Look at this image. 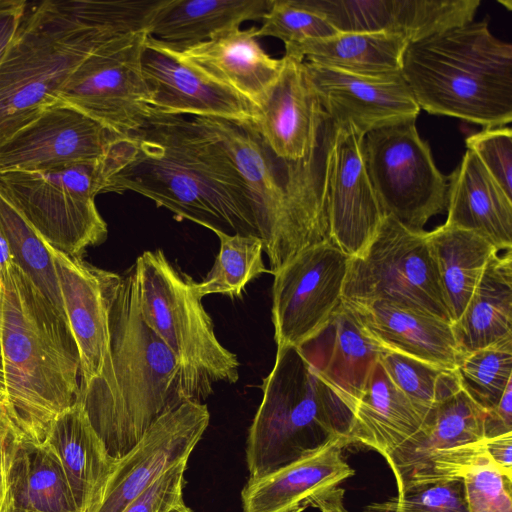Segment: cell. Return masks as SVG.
<instances>
[{
  "label": "cell",
  "instance_id": "cell-41",
  "mask_svg": "<svg viewBox=\"0 0 512 512\" xmlns=\"http://www.w3.org/2000/svg\"><path fill=\"white\" fill-rule=\"evenodd\" d=\"M371 508L380 512H469L461 479L412 487Z\"/></svg>",
  "mask_w": 512,
  "mask_h": 512
},
{
  "label": "cell",
  "instance_id": "cell-49",
  "mask_svg": "<svg viewBox=\"0 0 512 512\" xmlns=\"http://www.w3.org/2000/svg\"><path fill=\"white\" fill-rule=\"evenodd\" d=\"M6 389L4 383L3 372L1 369V356H0V413H2L6 418ZM8 420V419H7Z\"/></svg>",
  "mask_w": 512,
  "mask_h": 512
},
{
  "label": "cell",
  "instance_id": "cell-2",
  "mask_svg": "<svg viewBox=\"0 0 512 512\" xmlns=\"http://www.w3.org/2000/svg\"><path fill=\"white\" fill-rule=\"evenodd\" d=\"M162 0H46L31 7L0 65V139L56 105L59 90L100 45L148 31Z\"/></svg>",
  "mask_w": 512,
  "mask_h": 512
},
{
  "label": "cell",
  "instance_id": "cell-7",
  "mask_svg": "<svg viewBox=\"0 0 512 512\" xmlns=\"http://www.w3.org/2000/svg\"><path fill=\"white\" fill-rule=\"evenodd\" d=\"M248 431L249 480L262 478L349 435L353 413L321 370L297 347H277Z\"/></svg>",
  "mask_w": 512,
  "mask_h": 512
},
{
  "label": "cell",
  "instance_id": "cell-15",
  "mask_svg": "<svg viewBox=\"0 0 512 512\" xmlns=\"http://www.w3.org/2000/svg\"><path fill=\"white\" fill-rule=\"evenodd\" d=\"M120 137L78 110L56 104L0 139V174L97 160Z\"/></svg>",
  "mask_w": 512,
  "mask_h": 512
},
{
  "label": "cell",
  "instance_id": "cell-21",
  "mask_svg": "<svg viewBox=\"0 0 512 512\" xmlns=\"http://www.w3.org/2000/svg\"><path fill=\"white\" fill-rule=\"evenodd\" d=\"M320 104L336 125L366 133L416 119L420 108L402 75L364 77L303 60Z\"/></svg>",
  "mask_w": 512,
  "mask_h": 512
},
{
  "label": "cell",
  "instance_id": "cell-1",
  "mask_svg": "<svg viewBox=\"0 0 512 512\" xmlns=\"http://www.w3.org/2000/svg\"><path fill=\"white\" fill-rule=\"evenodd\" d=\"M125 165L105 193L132 191L214 233L260 238L255 208L231 157L195 117L151 110L129 134Z\"/></svg>",
  "mask_w": 512,
  "mask_h": 512
},
{
  "label": "cell",
  "instance_id": "cell-30",
  "mask_svg": "<svg viewBox=\"0 0 512 512\" xmlns=\"http://www.w3.org/2000/svg\"><path fill=\"white\" fill-rule=\"evenodd\" d=\"M462 354L512 337L511 250L488 260L463 313L452 323Z\"/></svg>",
  "mask_w": 512,
  "mask_h": 512
},
{
  "label": "cell",
  "instance_id": "cell-23",
  "mask_svg": "<svg viewBox=\"0 0 512 512\" xmlns=\"http://www.w3.org/2000/svg\"><path fill=\"white\" fill-rule=\"evenodd\" d=\"M485 417L486 411L462 388L437 404L421 428L385 458L397 493L419 486L437 453L483 439Z\"/></svg>",
  "mask_w": 512,
  "mask_h": 512
},
{
  "label": "cell",
  "instance_id": "cell-51",
  "mask_svg": "<svg viewBox=\"0 0 512 512\" xmlns=\"http://www.w3.org/2000/svg\"><path fill=\"white\" fill-rule=\"evenodd\" d=\"M168 512H193L189 509L183 501L179 502L175 506H173Z\"/></svg>",
  "mask_w": 512,
  "mask_h": 512
},
{
  "label": "cell",
  "instance_id": "cell-17",
  "mask_svg": "<svg viewBox=\"0 0 512 512\" xmlns=\"http://www.w3.org/2000/svg\"><path fill=\"white\" fill-rule=\"evenodd\" d=\"M347 437H336L320 448L256 479L241 492L243 512H348L341 485L355 472L345 461Z\"/></svg>",
  "mask_w": 512,
  "mask_h": 512
},
{
  "label": "cell",
  "instance_id": "cell-19",
  "mask_svg": "<svg viewBox=\"0 0 512 512\" xmlns=\"http://www.w3.org/2000/svg\"><path fill=\"white\" fill-rule=\"evenodd\" d=\"M339 32H384L408 43L473 21L479 0H300Z\"/></svg>",
  "mask_w": 512,
  "mask_h": 512
},
{
  "label": "cell",
  "instance_id": "cell-34",
  "mask_svg": "<svg viewBox=\"0 0 512 512\" xmlns=\"http://www.w3.org/2000/svg\"><path fill=\"white\" fill-rule=\"evenodd\" d=\"M11 482L14 511L77 512L61 465L44 444L19 443Z\"/></svg>",
  "mask_w": 512,
  "mask_h": 512
},
{
  "label": "cell",
  "instance_id": "cell-54",
  "mask_svg": "<svg viewBox=\"0 0 512 512\" xmlns=\"http://www.w3.org/2000/svg\"><path fill=\"white\" fill-rule=\"evenodd\" d=\"M1 356V355H0Z\"/></svg>",
  "mask_w": 512,
  "mask_h": 512
},
{
  "label": "cell",
  "instance_id": "cell-28",
  "mask_svg": "<svg viewBox=\"0 0 512 512\" xmlns=\"http://www.w3.org/2000/svg\"><path fill=\"white\" fill-rule=\"evenodd\" d=\"M272 0H163L147 33L178 51L262 20Z\"/></svg>",
  "mask_w": 512,
  "mask_h": 512
},
{
  "label": "cell",
  "instance_id": "cell-8",
  "mask_svg": "<svg viewBox=\"0 0 512 512\" xmlns=\"http://www.w3.org/2000/svg\"><path fill=\"white\" fill-rule=\"evenodd\" d=\"M143 319L178 359L187 401L203 403L216 383L239 379L237 355L218 340L213 321L194 288L161 249L134 263Z\"/></svg>",
  "mask_w": 512,
  "mask_h": 512
},
{
  "label": "cell",
  "instance_id": "cell-3",
  "mask_svg": "<svg viewBox=\"0 0 512 512\" xmlns=\"http://www.w3.org/2000/svg\"><path fill=\"white\" fill-rule=\"evenodd\" d=\"M0 355L11 430L41 445L79 398L80 359L66 318L16 264L0 279Z\"/></svg>",
  "mask_w": 512,
  "mask_h": 512
},
{
  "label": "cell",
  "instance_id": "cell-53",
  "mask_svg": "<svg viewBox=\"0 0 512 512\" xmlns=\"http://www.w3.org/2000/svg\"><path fill=\"white\" fill-rule=\"evenodd\" d=\"M365 512H372V511H365ZM384 512H387V511H384Z\"/></svg>",
  "mask_w": 512,
  "mask_h": 512
},
{
  "label": "cell",
  "instance_id": "cell-33",
  "mask_svg": "<svg viewBox=\"0 0 512 512\" xmlns=\"http://www.w3.org/2000/svg\"><path fill=\"white\" fill-rule=\"evenodd\" d=\"M427 236L452 324L463 313L488 260L498 250L472 231L444 224Z\"/></svg>",
  "mask_w": 512,
  "mask_h": 512
},
{
  "label": "cell",
  "instance_id": "cell-42",
  "mask_svg": "<svg viewBox=\"0 0 512 512\" xmlns=\"http://www.w3.org/2000/svg\"><path fill=\"white\" fill-rule=\"evenodd\" d=\"M472 151L493 179L512 199V131L508 127L484 128L466 138Z\"/></svg>",
  "mask_w": 512,
  "mask_h": 512
},
{
  "label": "cell",
  "instance_id": "cell-26",
  "mask_svg": "<svg viewBox=\"0 0 512 512\" xmlns=\"http://www.w3.org/2000/svg\"><path fill=\"white\" fill-rule=\"evenodd\" d=\"M446 226L472 231L498 251L512 247V199L467 150L447 177Z\"/></svg>",
  "mask_w": 512,
  "mask_h": 512
},
{
  "label": "cell",
  "instance_id": "cell-46",
  "mask_svg": "<svg viewBox=\"0 0 512 512\" xmlns=\"http://www.w3.org/2000/svg\"><path fill=\"white\" fill-rule=\"evenodd\" d=\"M512 432V381L507 385L498 404L486 411L484 437Z\"/></svg>",
  "mask_w": 512,
  "mask_h": 512
},
{
  "label": "cell",
  "instance_id": "cell-12",
  "mask_svg": "<svg viewBox=\"0 0 512 512\" xmlns=\"http://www.w3.org/2000/svg\"><path fill=\"white\" fill-rule=\"evenodd\" d=\"M147 35L131 32L100 45L59 90L56 104L78 110L119 136L139 129L152 110L141 66Z\"/></svg>",
  "mask_w": 512,
  "mask_h": 512
},
{
  "label": "cell",
  "instance_id": "cell-35",
  "mask_svg": "<svg viewBox=\"0 0 512 512\" xmlns=\"http://www.w3.org/2000/svg\"><path fill=\"white\" fill-rule=\"evenodd\" d=\"M215 234L220 248L214 264L201 282H193L198 297L202 299L211 294L239 297L250 281L263 273H271L263 261L261 238L223 232Z\"/></svg>",
  "mask_w": 512,
  "mask_h": 512
},
{
  "label": "cell",
  "instance_id": "cell-40",
  "mask_svg": "<svg viewBox=\"0 0 512 512\" xmlns=\"http://www.w3.org/2000/svg\"><path fill=\"white\" fill-rule=\"evenodd\" d=\"M458 479L463 483L469 512H512V481L486 448L459 473Z\"/></svg>",
  "mask_w": 512,
  "mask_h": 512
},
{
  "label": "cell",
  "instance_id": "cell-11",
  "mask_svg": "<svg viewBox=\"0 0 512 512\" xmlns=\"http://www.w3.org/2000/svg\"><path fill=\"white\" fill-rule=\"evenodd\" d=\"M361 153L380 207L412 230L447 210L448 180L436 167L416 119L366 133Z\"/></svg>",
  "mask_w": 512,
  "mask_h": 512
},
{
  "label": "cell",
  "instance_id": "cell-48",
  "mask_svg": "<svg viewBox=\"0 0 512 512\" xmlns=\"http://www.w3.org/2000/svg\"><path fill=\"white\" fill-rule=\"evenodd\" d=\"M14 264L9 243L0 228V279Z\"/></svg>",
  "mask_w": 512,
  "mask_h": 512
},
{
  "label": "cell",
  "instance_id": "cell-37",
  "mask_svg": "<svg viewBox=\"0 0 512 512\" xmlns=\"http://www.w3.org/2000/svg\"><path fill=\"white\" fill-rule=\"evenodd\" d=\"M379 362L392 382L425 416L461 389L456 370L386 349Z\"/></svg>",
  "mask_w": 512,
  "mask_h": 512
},
{
  "label": "cell",
  "instance_id": "cell-31",
  "mask_svg": "<svg viewBox=\"0 0 512 512\" xmlns=\"http://www.w3.org/2000/svg\"><path fill=\"white\" fill-rule=\"evenodd\" d=\"M408 42L384 32H338L285 49L286 56L364 77L401 75Z\"/></svg>",
  "mask_w": 512,
  "mask_h": 512
},
{
  "label": "cell",
  "instance_id": "cell-47",
  "mask_svg": "<svg viewBox=\"0 0 512 512\" xmlns=\"http://www.w3.org/2000/svg\"><path fill=\"white\" fill-rule=\"evenodd\" d=\"M484 443L490 458L505 477L512 481V432L485 438Z\"/></svg>",
  "mask_w": 512,
  "mask_h": 512
},
{
  "label": "cell",
  "instance_id": "cell-39",
  "mask_svg": "<svg viewBox=\"0 0 512 512\" xmlns=\"http://www.w3.org/2000/svg\"><path fill=\"white\" fill-rule=\"evenodd\" d=\"M261 22L256 37L277 38L284 43L285 49L339 32L322 15L304 7L300 0H272Z\"/></svg>",
  "mask_w": 512,
  "mask_h": 512
},
{
  "label": "cell",
  "instance_id": "cell-24",
  "mask_svg": "<svg viewBox=\"0 0 512 512\" xmlns=\"http://www.w3.org/2000/svg\"><path fill=\"white\" fill-rule=\"evenodd\" d=\"M348 306L384 349L456 370L463 354L450 322L388 301Z\"/></svg>",
  "mask_w": 512,
  "mask_h": 512
},
{
  "label": "cell",
  "instance_id": "cell-14",
  "mask_svg": "<svg viewBox=\"0 0 512 512\" xmlns=\"http://www.w3.org/2000/svg\"><path fill=\"white\" fill-rule=\"evenodd\" d=\"M210 421L204 403L186 401L158 419L121 458L89 512H122L169 469L188 460Z\"/></svg>",
  "mask_w": 512,
  "mask_h": 512
},
{
  "label": "cell",
  "instance_id": "cell-52",
  "mask_svg": "<svg viewBox=\"0 0 512 512\" xmlns=\"http://www.w3.org/2000/svg\"><path fill=\"white\" fill-rule=\"evenodd\" d=\"M14 512H31V511H14Z\"/></svg>",
  "mask_w": 512,
  "mask_h": 512
},
{
  "label": "cell",
  "instance_id": "cell-20",
  "mask_svg": "<svg viewBox=\"0 0 512 512\" xmlns=\"http://www.w3.org/2000/svg\"><path fill=\"white\" fill-rule=\"evenodd\" d=\"M327 175L330 240L349 257L372 240L385 215L365 169L361 139L350 125H336Z\"/></svg>",
  "mask_w": 512,
  "mask_h": 512
},
{
  "label": "cell",
  "instance_id": "cell-43",
  "mask_svg": "<svg viewBox=\"0 0 512 512\" xmlns=\"http://www.w3.org/2000/svg\"><path fill=\"white\" fill-rule=\"evenodd\" d=\"M187 463L188 460H184L169 469L134 498L122 512H168L183 501L182 490Z\"/></svg>",
  "mask_w": 512,
  "mask_h": 512
},
{
  "label": "cell",
  "instance_id": "cell-4",
  "mask_svg": "<svg viewBox=\"0 0 512 512\" xmlns=\"http://www.w3.org/2000/svg\"><path fill=\"white\" fill-rule=\"evenodd\" d=\"M110 311L109 353L79 399L111 457H123L162 416L187 401L178 359L143 319L134 265Z\"/></svg>",
  "mask_w": 512,
  "mask_h": 512
},
{
  "label": "cell",
  "instance_id": "cell-13",
  "mask_svg": "<svg viewBox=\"0 0 512 512\" xmlns=\"http://www.w3.org/2000/svg\"><path fill=\"white\" fill-rule=\"evenodd\" d=\"M349 259L327 240L302 250L273 274L277 347H301L328 328L342 303Z\"/></svg>",
  "mask_w": 512,
  "mask_h": 512
},
{
  "label": "cell",
  "instance_id": "cell-22",
  "mask_svg": "<svg viewBox=\"0 0 512 512\" xmlns=\"http://www.w3.org/2000/svg\"><path fill=\"white\" fill-rule=\"evenodd\" d=\"M281 70L257 107L253 124L279 158L298 161L320 142L328 115L308 78L303 60L282 57Z\"/></svg>",
  "mask_w": 512,
  "mask_h": 512
},
{
  "label": "cell",
  "instance_id": "cell-16",
  "mask_svg": "<svg viewBox=\"0 0 512 512\" xmlns=\"http://www.w3.org/2000/svg\"><path fill=\"white\" fill-rule=\"evenodd\" d=\"M141 66L155 111L253 124L257 120V109L247 99L184 59L171 45L149 34Z\"/></svg>",
  "mask_w": 512,
  "mask_h": 512
},
{
  "label": "cell",
  "instance_id": "cell-50",
  "mask_svg": "<svg viewBox=\"0 0 512 512\" xmlns=\"http://www.w3.org/2000/svg\"><path fill=\"white\" fill-rule=\"evenodd\" d=\"M9 434H13V432L10 428L8 420L2 413H0V439Z\"/></svg>",
  "mask_w": 512,
  "mask_h": 512
},
{
  "label": "cell",
  "instance_id": "cell-36",
  "mask_svg": "<svg viewBox=\"0 0 512 512\" xmlns=\"http://www.w3.org/2000/svg\"><path fill=\"white\" fill-rule=\"evenodd\" d=\"M0 228L9 243L14 263L65 317L54 261L46 242L1 192Z\"/></svg>",
  "mask_w": 512,
  "mask_h": 512
},
{
  "label": "cell",
  "instance_id": "cell-29",
  "mask_svg": "<svg viewBox=\"0 0 512 512\" xmlns=\"http://www.w3.org/2000/svg\"><path fill=\"white\" fill-rule=\"evenodd\" d=\"M425 418L378 361L354 409L348 441L386 458L421 428Z\"/></svg>",
  "mask_w": 512,
  "mask_h": 512
},
{
  "label": "cell",
  "instance_id": "cell-44",
  "mask_svg": "<svg viewBox=\"0 0 512 512\" xmlns=\"http://www.w3.org/2000/svg\"><path fill=\"white\" fill-rule=\"evenodd\" d=\"M18 445L13 434L0 439V512H14L11 471Z\"/></svg>",
  "mask_w": 512,
  "mask_h": 512
},
{
  "label": "cell",
  "instance_id": "cell-38",
  "mask_svg": "<svg viewBox=\"0 0 512 512\" xmlns=\"http://www.w3.org/2000/svg\"><path fill=\"white\" fill-rule=\"evenodd\" d=\"M456 373L467 395L485 411L491 410L512 381V337L463 354Z\"/></svg>",
  "mask_w": 512,
  "mask_h": 512
},
{
  "label": "cell",
  "instance_id": "cell-45",
  "mask_svg": "<svg viewBox=\"0 0 512 512\" xmlns=\"http://www.w3.org/2000/svg\"><path fill=\"white\" fill-rule=\"evenodd\" d=\"M25 0H0V65L26 13Z\"/></svg>",
  "mask_w": 512,
  "mask_h": 512
},
{
  "label": "cell",
  "instance_id": "cell-18",
  "mask_svg": "<svg viewBox=\"0 0 512 512\" xmlns=\"http://www.w3.org/2000/svg\"><path fill=\"white\" fill-rule=\"evenodd\" d=\"M65 317L80 359V388L98 377L109 353L110 311L122 276L70 256L47 243Z\"/></svg>",
  "mask_w": 512,
  "mask_h": 512
},
{
  "label": "cell",
  "instance_id": "cell-25",
  "mask_svg": "<svg viewBox=\"0 0 512 512\" xmlns=\"http://www.w3.org/2000/svg\"><path fill=\"white\" fill-rule=\"evenodd\" d=\"M43 444L59 461L77 512H89L117 459L108 453L79 398L52 422Z\"/></svg>",
  "mask_w": 512,
  "mask_h": 512
},
{
  "label": "cell",
  "instance_id": "cell-9",
  "mask_svg": "<svg viewBox=\"0 0 512 512\" xmlns=\"http://www.w3.org/2000/svg\"><path fill=\"white\" fill-rule=\"evenodd\" d=\"M123 164L119 138L97 160L40 171L0 174V192L24 216L38 235L54 248L82 257L102 244L108 227L95 198Z\"/></svg>",
  "mask_w": 512,
  "mask_h": 512
},
{
  "label": "cell",
  "instance_id": "cell-5",
  "mask_svg": "<svg viewBox=\"0 0 512 512\" xmlns=\"http://www.w3.org/2000/svg\"><path fill=\"white\" fill-rule=\"evenodd\" d=\"M195 118L218 139L249 191L271 274L302 250L330 240L326 193L336 129L330 118L317 147L298 161L277 157L253 123Z\"/></svg>",
  "mask_w": 512,
  "mask_h": 512
},
{
  "label": "cell",
  "instance_id": "cell-32",
  "mask_svg": "<svg viewBox=\"0 0 512 512\" xmlns=\"http://www.w3.org/2000/svg\"><path fill=\"white\" fill-rule=\"evenodd\" d=\"M328 329L332 335L328 356L303 354L321 370L353 413L385 349L368 333L355 310L343 302Z\"/></svg>",
  "mask_w": 512,
  "mask_h": 512
},
{
  "label": "cell",
  "instance_id": "cell-6",
  "mask_svg": "<svg viewBox=\"0 0 512 512\" xmlns=\"http://www.w3.org/2000/svg\"><path fill=\"white\" fill-rule=\"evenodd\" d=\"M401 75L420 109L484 128L512 121V45L488 21H471L407 44Z\"/></svg>",
  "mask_w": 512,
  "mask_h": 512
},
{
  "label": "cell",
  "instance_id": "cell-10",
  "mask_svg": "<svg viewBox=\"0 0 512 512\" xmlns=\"http://www.w3.org/2000/svg\"><path fill=\"white\" fill-rule=\"evenodd\" d=\"M388 301L450 322L427 231L385 216L368 245L349 259L342 302Z\"/></svg>",
  "mask_w": 512,
  "mask_h": 512
},
{
  "label": "cell",
  "instance_id": "cell-27",
  "mask_svg": "<svg viewBox=\"0 0 512 512\" xmlns=\"http://www.w3.org/2000/svg\"><path fill=\"white\" fill-rule=\"evenodd\" d=\"M257 27L236 29L179 51L181 56L228 86L256 109L277 78L283 60L272 58L256 37Z\"/></svg>",
  "mask_w": 512,
  "mask_h": 512
}]
</instances>
